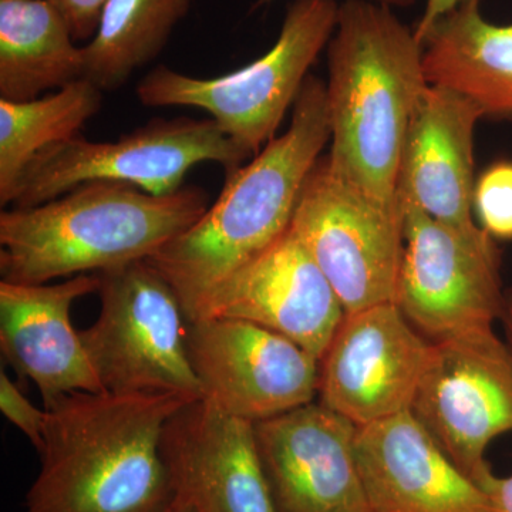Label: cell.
I'll list each match as a JSON object with an SVG mask.
<instances>
[{
	"label": "cell",
	"mask_w": 512,
	"mask_h": 512,
	"mask_svg": "<svg viewBox=\"0 0 512 512\" xmlns=\"http://www.w3.org/2000/svg\"><path fill=\"white\" fill-rule=\"evenodd\" d=\"M0 410L13 426L28 437L39 453L45 441L47 410L39 409L30 402L5 370L0 372Z\"/></svg>",
	"instance_id": "24"
},
{
	"label": "cell",
	"mask_w": 512,
	"mask_h": 512,
	"mask_svg": "<svg viewBox=\"0 0 512 512\" xmlns=\"http://www.w3.org/2000/svg\"><path fill=\"white\" fill-rule=\"evenodd\" d=\"M99 274L62 284L0 282V350L8 365L35 384L45 409L73 393L104 392L70 311L99 291Z\"/></svg>",
	"instance_id": "16"
},
{
	"label": "cell",
	"mask_w": 512,
	"mask_h": 512,
	"mask_svg": "<svg viewBox=\"0 0 512 512\" xmlns=\"http://www.w3.org/2000/svg\"><path fill=\"white\" fill-rule=\"evenodd\" d=\"M431 350L394 302L346 313L320 359L319 402L357 427L410 412Z\"/></svg>",
	"instance_id": "12"
},
{
	"label": "cell",
	"mask_w": 512,
	"mask_h": 512,
	"mask_svg": "<svg viewBox=\"0 0 512 512\" xmlns=\"http://www.w3.org/2000/svg\"><path fill=\"white\" fill-rule=\"evenodd\" d=\"M329 143L326 86L309 74L288 130L229 171L200 220L147 259L177 293L187 320L218 285L291 227L306 177Z\"/></svg>",
	"instance_id": "3"
},
{
	"label": "cell",
	"mask_w": 512,
	"mask_h": 512,
	"mask_svg": "<svg viewBox=\"0 0 512 512\" xmlns=\"http://www.w3.org/2000/svg\"><path fill=\"white\" fill-rule=\"evenodd\" d=\"M191 365L202 399L259 423L313 402L320 360L281 333L247 320H187Z\"/></svg>",
	"instance_id": "11"
},
{
	"label": "cell",
	"mask_w": 512,
	"mask_h": 512,
	"mask_svg": "<svg viewBox=\"0 0 512 512\" xmlns=\"http://www.w3.org/2000/svg\"><path fill=\"white\" fill-rule=\"evenodd\" d=\"M69 23L74 39H92L109 0H49Z\"/></svg>",
	"instance_id": "25"
},
{
	"label": "cell",
	"mask_w": 512,
	"mask_h": 512,
	"mask_svg": "<svg viewBox=\"0 0 512 512\" xmlns=\"http://www.w3.org/2000/svg\"><path fill=\"white\" fill-rule=\"evenodd\" d=\"M504 326L505 335H507V343L512 352V289L505 295V309H504Z\"/></svg>",
	"instance_id": "28"
},
{
	"label": "cell",
	"mask_w": 512,
	"mask_h": 512,
	"mask_svg": "<svg viewBox=\"0 0 512 512\" xmlns=\"http://www.w3.org/2000/svg\"><path fill=\"white\" fill-rule=\"evenodd\" d=\"M339 6L336 0H293L274 46L255 62L218 77L158 66L137 84L138 100L148 107L207 111L225 136L255 157L276 137L309 69L328 47Z\"/></svg>",
	"instance_id": "5"
},
{
	"label": "cell",
	"mask_w": 512,
	"mask_h": 512,
	"mask_svg": "<svg viewBox=\"0 0 512 512\" xmlns=\"http://www.w3.org/2000/svg\"><path fill=\"white\" fill-rule=\"evenodd\" d=\"M49 0H0V99L29 101L83 79V47Z\"/></svg>",
	"instance_id": "20"
},
{
	"label": "cell",
	"mask_w": 512,
	"mask_h": 512,
	"mask_svg": "<svg viewBox=\"0 0 512 512\" xmlns=\"http://www.w3.org/2000/svg\"><path fill=\"white\" fill-rule=\"evenodd\" d=\"M208 194L185 185L153 195L124 183L79 185L62 197L0 214V275L12 284H50L144 261L192 227Z\"/></svg>",
	"instance_id": "4"
},
{
	"label": "cell",
	"mask_w": 512,
	"mask_h": 512,
	"mask_svg": "<svg viewBox=\"0 0 512 512\" xmlns=\"http://www.w3.org/2000/svg\"><path fill=\"white\" fill-rule=\"evenodd\" d=\"M194 0H109L96 35L83 46V79L101 92L128 82L153 62Z\"/></svg>",
	"instance_id": "21"
},
{
	"label": "cell",
	"mask_w": 512,
	"mask_h": 512,
	"mask_svg": "<svg viewBox=\"0 0 512 512\" xmlns=\"http://www.w3.org/2000/svg\"><path fill=\"white\" fill-rule=\"evenodd\" d=\"M355 450L372 512H491L412 410L357 427Z\"/></svg>",
	"instance_id": "18"
},
{
	"label": "cell",
	"mask_w": 512,
	"mask_h": 512,
	"mask_svg": "<svg viewBox=\"0 0 512 512\" xmlns=\"http://www.w3.org/2000/svg\"><path fill=\"white\" fill-rule=\"evenodd\" d=\"M402 205L404 252L394 303L433 342L494 329L505 309L495 239L481 227L460 231Z\"/></svg>",
	"instance_id": "9"
},
{
	"label": "cell",
	"mask_w": 512,
	"mask_h": 512,
	"mask_svg": "<svg viewBox=\"0 0 512 512\" xmlns=\"http://www.w3.org/2000/svg\"><path fill=\"white\" fill-rule=\"evenodd\" d=\"M326 56L330 168L376 200L402 205L404 138L429 86L423 43L390 6L345 0Z\"/></svg>",
	"instance_id": "2"
},
{
	"label": "cell",
	"mask_w": 512,
	"mask_h": 512,
	"mask_svg": "<svg viewBox=\"0 0 512 512\" xmlns=\"http://www.w3.org/2000/svg\"><path fill=\"white\" fill-rule=\"evenodd\" d=\"M412 413L481 488L493 477L487 448L512 431V352L494 329L433 342Z\"/></svg>",
	"instance_id": "10"
},
{
	"label": "cell",
	"mask_w": 512,
	"mask_h": 512,
	"mask_svg": "<svg viewBox=\"0 0 512 512\" xmlns=\"http://www.w3.org/2000/svg\"><path fill=\"white\" fill-rule=\"evenodd\" d=\"M274 2V0H259L258 5H266V3ZM373 2L380 3V5L390 6L393 9L410 8L416 3V0H373Z\"/></svg>",
	"instance_id": "29"
},
{
	"label": "cell",
	"mask_w": 512,
	"mask_h": 512,
	"mask_svg": "<svg viewBox=\"0 0 512 512\" xmlns=\"http://www.w3.org/2000/svg\"><path fill=\"white\" fill-rule=\"evenodd\" d=\"M164 512H195L192 510L190 505H187L183 503V501L178 500V498H175L173 501V504L170 505V507L167 508Z\"/></svg>",
	"instance_id": "30"
},
{
	"label": "cell",
	"mask_w": 512,
	"mask_h": 512,
	"mask_svg": "<svg viewBox=\"0 0 512 512\" xmlns=\"http://www.w3.org/2000/svg\"><path fill=\"white\" fill-rule=\"evenodd\" d=\"M346 313L394 302L404 252L403 205H387L333 173L320 156L291 221Z\"/></svg>",
	"instance_id": "8"
},
{
	"label": "cell",
	"mask_w": 512,
	"mask_h": 512,
	"mask_svg": "<svg viewBox=\"0 0 512 512\" xmlns=\"http://www.w3.org/2000/svg\"><path fill=\"white\" fill-rule=\"evenodd\" d=\"M460 2H463V0H426L423 15H421L419 23H417L416 29H414L417 39L421 42L431 29V26L437 20L443 18L451 9L456 8Z\"/></svg>",
	"instance_id": "27"
},
{
	"label": "cell",
	"mask_w": 512,
	"mask_h": 512,
	"mask_svg": "<svg viewBox=\"0 0 512 512\" xmlns=\"http://www.w3.org/2000/svg\"><path fill=\"white\" fill-rule=\"evenodd\" d=\"M474 211L481 228L494 239H512V163L500 161L480 175Z\"/></svg>",
	"instance_id": "23"
},
{
	"label": "cell",
	"mask_w": 512,
	"mask_h": 512,
	"mask_svg": "<svg viewBox=\"0 0 512 512\" xmlns=\"http://www.w3.org/2000/svg\"><path fill=\"white\" fill-rule=\"evenodd\" d=\"M251 158L212 119H157L109 143H94L79 134L33 158L10 205L36 207L97 181L168 195L184 187L185 175L195 165L220 164L229 173Z\"/></svg>",
	"instance_id": "7"
},
{
	"label": "cell",
	"mask_w": 512,
	"mask_h": 512,
	"mask_svg": "<svg viewBox=\"0 0 512 512\" xmlns=\"http://www.w3.org/2000/svg\"><path fill=\"white\" fill-rule=\"evenodd\" d=\"M103 92L79 79L29 101L0 99V205H10L20 175L46 148L79 136L101 109Z\"/></svg>",
	"instance_id": "22"
},
{
	"label": "cell",
	"mask_w": 512,
	"mask_h": 512,
	"mask_svg": "<svg viewBox=\"0 0 512 512\" xmlns=\"http://www.w3.org/2000/svg\"><path fill=\"white\" fill-rule=\"evenodd\" d=\"M194 399L177 393H73L47 410L25 512H164L175 500L165 426Z\"/></svg>",
	"instance_id": "1"
},
{
	"label": "cell",
	"mask_w": 512,
	"mask_h": 512,
	"mask_svg": "<svg viewBox=\"0 0 512 512\" xmlns=\"http://www.w3.org/2000/svg\"><path fill=\"white\" fill-rule=\"evenodd\" d=\"M346 312L291 227L201 302L188 320H247L322 359Z\"/></svg>",
	"instance_id": "13"
},
{
	"label": "cell",
	"mask_w": 512,
	"mask_h": 512,
	"mask_svg": "<svg viewBox=\"0 0 512 512\" xmlns=\"http://www.w3.org/2000/svg\"><path fill=\"white\" fill-rule=\"evenodd\" d=\"M483 490L490 500L491 512H512V474L507 477H493Z\"/></svg>",
	"instance_id": "26"
},
{
	"label": "cell",
	"mask_w": 512,
	"mask_h": 512,
	"mask_svg": "<svg viewBox=\"0 0 512 512\" xmlns=\"http://www.w3.org/2000/svg\"><path fill=\"white\" fill-rule=\"evenodd\" d=\"M100 313L80 338L104 392L177 393L202 399L187 316L147 259L99 274Z\"/></svg>",
	"instance_id": "6"
},
{
	"label": "cell",
	"mask_w": 512,
	"mask_h": 512,
	"mask_svg": "<svg viewBox=\"0 0 512 512\" xmlns=\"http://www.w3.org/2000/svg\"><path fill=\"white\" fill-rule=\"evenodd\" d=\"M421 43L427 83L460 93L483 119L512 121V25L488 22L480 0H463Z\"/></svg>",
	"instance_id": "19"
},
{
	"label": "cell",
	"mask_w": 512,
	"mask_h": 512,
	"mask_svg": "<svg viewBox=\"0 0 512 512\" xmlns=\"http://www.w3.org/2000/svg\"><path fill=\"white\" fill-rule=\"evenodd\" d=\"M161 447L175 498L195 512H281L251 421L194 400L168 421Z\"/></svg>",
	"instance_id": "15"
},
{
	"label": "cell",
	"mask_w": 512,
	"mask_h": 512,
	"mask_svg": "<svg viewBox=\"0 0 512 512\" xmlns=\"http://www.w3.org/2000/svg\"><path fill=\"white\" fill-rule=\"evenodd\" d=\"M357 426L322 403L255 423L281 512H372L357 466Z\"/></svg>",
	"instance_id": "14"
},
{
	"label": "cell",
	"mask_w": 512,
	"mask_h": 512,
	"mask_svg": "<svg viewBox=\"0 0 512 512\" xmlns=\"http://www.w3.org/2000/svg\"><path fill=\"white\" fill-rule=\"evenodd\" d=\"M483 113L454 90L429 86L404 138L397 198L434 220L460 231L478 228L473 220L474 133Z\"/></svg>",
	"instance_id": "17"
}]
</instances>
